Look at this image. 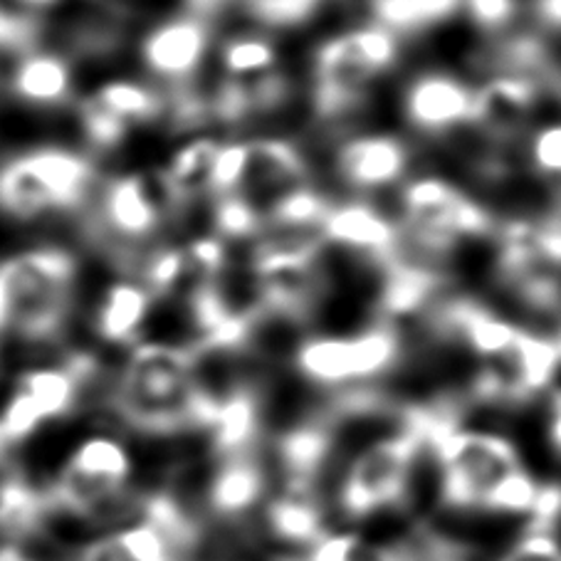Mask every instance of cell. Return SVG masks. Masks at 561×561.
<instances>
[{"label":"cell","instance_id":"1","mask_svg":"<svg viewBox=\"0 0 561 561\" xmlns=\"http://www.w3.org/2000/svg\"><path fill=\"white\" fill-rule=\"evenodd\" d=\"M114 409L131 428L144 433L159 435L203 425L196 352L173 344H139L119 376Z\"/></svg>","mask_w":561,"mask_h":561},{"label":"cell","instance_id":"2","mask_svg":"<svg viewBox=\"0 0 561 561\" xmlns=\"http://www.w3.org/2000/svg\"><path fill=\"white\" fill-rule=\"evenodd\" d=\"M94 183V163L65 147H37L0 163V210L15 220L72 210Z\"/></svg>","mask_w":561,"mask_h":561},{"label":"cell","instance_id":"3","mask_svg":"<svg viewBox=\"0 0 561 561\" xmlns=\"http://www.w3.org/2000/svg\"><path fill=\"white\" fill-rule=\"evenodd\" d=\"M425 440L438 448L443 468V500L460 510H488L490 497L519 466L517 450L505 438L488 433L458 431L425 415Z\"/></svg>","mask_w":561,"mask_h":561},{"label":"cell","instance_id":"4","mask_svg":"<svg viewBox=\"0 0 561 561\" xmlns=\"http://www.w3.org/2000/svg\"><path fill=\"white\" fill-rule=\"evenodd\" d=\"M134 472L127 443L117 435H87L65 458L45 500L82 519H102L117 510Z\"/></svg>","mask_w":561,"mask_h":561},{"label":"cell","instance_id":"5","mask_svg":"<svg viewBox=\"0 0 561 561\" xmlns=\"http://www.w3.org/2000/svg\"><path fill=\"white\" fill-rule=\"evenodd\" d=\"M425 440V419H409L401 433L386 435L356 453L340 482V505L350 517L391 507L409 490L415 453Z\"/></svg>","mask_w":561,"mask_h":561},{"label":"cell","instance_id":"6","mask_svg":"<svg viewBox=\"0 0 561 561\" xmlns=\"http://www.w3.org/2000/svg\"><path fill=\"white\" fill-rule=\"evenodd\" d=\"M399 354V332L379 324L359 334L309 336L295 350V369L302 379L334 389L389 371Z\"/></svg>","mask_w":561,"mask_h":561},{"label":"cell","instance_id":"7","mask_svg":"<svg viewBox=\"0 0 561 561\" xmlns=\"http://www.w3.org/2000/svg\"><path fill=\"white\" fill-rule=\"evenodd\" d=\"M401 218V233L431 253H440L456 240L480 236L490 228L488 213L438 176H421L405 183Z\"/></svg>","mask_w":561,"mask_h":561},{"label":"cell","instance_id":"8","mask_svg":"<svg viewBox=\"0 0 561 561\" xmlns=\"http://www.w3.org/2000/svg\"><path fill=\"white\" fill-rule=\"evenodd\" d=\"M401 55V35L381 23H366L329 37L314 55V84L366 94V87L393 70Z\"/></svg>","mask_w":561,"mask_h":561},{"label":"cell","instance_id":"9","mask_svg":"<svg viewBox=\"0 0 561 561\" xmlns=\"http://www.w3.org/2000/svg\"><path fill=\"white\" fill-rule=\"evenodd\" d=\"M401 112L409 127L425 137H443L478 117V87L448 70H423L405 82Z\"/></svg>","mask_w":561,"mask_h":561},{"label":"cell","instance_id":"10","mask_svg":"<svg viewBox=\"0 0 561 561\" xmlns=\"http://www.w3.org/2000/svg\"><path fill=\"white\" fill-rule=\"evenodd\" d=\"M179 196L163 171L122 173L102 193V220L114 236L141 240L157 230Z\"/></svg>","mask_w":561,"mask_h":561},{"label":"cell","instance_id":"11","mask_svg":"<svg viewBox=\"0 0 561 561\" xmlns=\"http://www.w3.org/2000/svg\"><path fill=\"white\" fill-rule=\"evenodd\" d=\"M413 153L409 141L399 134L366 131L354 134L340 144L334 153V169L346 186L362 193L391 188L405 179Z\"/></svg>","mask_w":561,"mask_h":561},{"label":"cell","instance_id":"12","mask_svg":"<svg viewBox=\"0 0 561 561\" xmlns=\"http://www.w3.org/2000/svg\"><path fill=\"white\" fill-rule=\"evenodd\" d=\"M210 45L206 18H169L147 33L141 41V60L151 75L169 82H183L198 72Z\"/></svg>","mask_w":561,"mask_h":561},{"label":"cell","instance_id":"13","mask_svg":"<svg viewBox=\"0 0 561 561\" xmlns=\"http://www.w3.org/2000/svg\"><path fill=\"white\" fill-rule=\"evenodd\" d=\"M322 240L359 255L396 260L401 248V226L371 203L350 201L332 206L322 222Z\"/></svg>","mask_w":561,"mask_h":561},{"label":"cell","instance_id":"14","mask_svg":"<svg viewBox=\"0 0 561 561\" xmlns=\"http://www.w3.org/2000/svg\"><path fill=\"white\" fill-rule=\"evenodd\" d=\"M176 529L149 507L139 522L92 539L75 561H176Z\"/></svg>","mask_w":561,"mask_h":561},{"label":"cell","instance_id":"15","mask_svg":"<svg viewBox=\"0 0 561 561\" xmlns=\"http://www.w3.org/2000/svg\"><path fill=\"white\" fill-rule=\"evenodd\" d=\"M265 488V470L260 468L253 450L226 456L208 480V505L218 517H243L263 500Z\"/></svg>","mask_w":561,"mask_h":561},{"label":"cell","instance_id":"16","mask_svg":"<svg viewBox=\"0 0 561 561\" xmlns=\"http://www.w3.org/2000/svg\"><path fill=\"white\" fill-rule=\"evenodd\" d=\"M153 295L144 283H114L94 309V332L106 344H127L139 336L151 312Z\"/></svg>","mask_w":561,"mask_h":561},{"label":"cell","instance_id":"17","mask_svg":"<svg viewBox=\"0 0 561 561\" xmlns=\"http://www.w3.org/2000/svg\"><path fill=\"white\" fill-rule=\"evenodd\" d=\"M72 84V65L57 53H25L11 75L13 94L33 106H57L67 102Z\"/></svg>","mask_w":561,"mask_h":561},{"label":"cell","instance_id":"18","mask_svg":"<svg viewBox=\"0 0 561 561\" xmlns=\"http://www.w3.org/2000/svg\"><path fill=\"white\" fill-rule=\"evenodd\" d=\"M305 159L295 144L285 139H257L248 141V171L243 181V196L250 191H277L285 193L305 181Z\"/></svg>","mask_w":561,"mask_h":561},{"label":"cell","instance_id":"19","mask_svg":"<svg viewBox=\"0 0 561 561\" xmlns=\"http://www.w3.org/2000/svg\"><path fill=\"white\" fill-rule=\"evenodd\" d=\"M535 82L525 75H497L478 87V117L490 131H512L535 106Z\"/></svg>","mask_w":561,"mask_h":561},{"label":"cell","instance_id":"20","mask_svg":"<svg viewBox=\"0 0 561 561\" xmlns=\"http://www.w3.org/2000/svg\"><path fill=\"white\" fill-rule=\"evenodd\" d=\"M376 23L396 35L428 31L462 13V0H369Z\"/></svg>","mask_w":561,"mask_h":561},{"label":"cell","instance_id":"21","mask_svg":"<svg viewBox=\"0 0 561 561\" xmlns=\"http://www.w3.org/2000/svg\"><path fill=\"white\" fill-rule=\"evenodd\" d=\"M332 206L334 203H329L322 193L302 183L275 196L270 203L267 220L283 233H319Z\"/></svg>","mask_w":561,"mask_h":561},{"label":"cell","instance_id":"22","mask_svg":"<svg viewBox=\"0 0 561 561\" xmlns=\"http://www.w3.org/2000/svg\"><path fill=\"white\" fill-rule=\"evenodd\" d=\"M218 147V141L201 137L186 141L176 153H173L163 173H167L171 188L176 191L179 201L196 196V193L203 191H210L213 163H216Z\"/></svg>","mask_w":561,"mask_h":561},{"label":"cell","instance_id":"23","mask_svg":"<svg viewBox=\"0 0 561 561\" xmlns=\"http://www.w3.org/2000/svg\"><path fill=\"white\" fill-rule=\"evenodd\" d=\"M90 100L104 106L106 112L117 114L129 127H134V124L157 122L163 112V96L157 90H151L149 84L131 80L106 82L90 94Z\"/></svg>","mask_w":561,"mask_h":561},{"label":"cell","instance_id":"24","mask_svg":"<svg viewBox=\"0 0 561 561\" xmlns=\"http://www.w3.org/2000/svg\"><path fill=\"white\" fill-rule=\"evenodd\" d=\"M277 47L263 35H233L222 45L220 65L226 77L250 80L273 72L277 67Z\"/></svg>","mask_w":561,"mask_h":561},{"label":"cell","instance_id":"25","mask_svg":"<svg viewBox=\"0 0 561 561\" xmlns=\"http://www.w3.org/2000/svg\"><path fill=\"white\" fill-rule=\"evenodd\" d=\"M260 216L255 203L243 193H226V196H216V208H213V226H216V236L222 240H245L257 236Z\"/></svg>","mask_w":561,"mask_h":561},{"label":"cell","instance_id":"26","mask_svg":"<svg viewBox=\"0 0 561 561\" xmlns=\"http://www.w3.org/2000/svg\"><path fill=\"white\" fill-rule=\"evenodd\" d=\"M193 275L188 263L186 248H161L149 257L147 270H144V287L157 295H171Z\"/></svg>","mask_w":561,"mask_h":561},{"label":"cell","instance_id":"27","mask_svg":"<svg viewBox=\"0 0 561 561\" xmlns=\"http://www.w3.org/2000/svg\"><path fill=\"white\" fill-rule=\"evenodd\" d=\"M324 0H243L245 13L265 27H297L312 21Z\"/></svg>","mask_w":561,"mask_h":561},{"label":"cell","instance_id":"28","mask_svg":"<svg viewBox=\"0 0 561 561\" xmlns=\"http://www.w3.org/2000/svg\"><path fill=\"white\" fill-rule=\"evenodd\" d=\"M80 122L84 137L90 139L96 151H114L119 149L129 137V124L122 122L117 114L106 112L104 106L92 102L90 96L80 104Z\"/></svg>","mask_w":561,"mask_h":561},{"label":"cell","instance_id":"29","mask_svg":"<svg viewBox=\"0 0 561 561\" xmlns=\"http://www.w3.org/2000/svg\"><path fill=\"white\" fill-rule=\"evenodd\" d=\"M41 35V25L33 11L21 3L0 0V50L3 53H31Z\"/></svg>","mask_w":561,"mask_h":561},{"label":"cell","instance_id":"30","mask_svg":"<svg viewBox=\"0 0 561 561\" xmlns=\"http://www.w3.org/2000/svg\"><path fill=\"white\" fill-rule=\"evenodd\" d=\"M245 171H248V141L220 144L216 153V163H213L210 191L216 193V196L240 193L243 191Z\"/></svg>","mask_w":561,"mask_h":561},{"label":"cell","instance_id":"31","mask_svg":"<svg viewBox=\"0 0 561 561\" xmlns=\"http://www.w3.org/2000/svg\"><path fill=\"white\" fill-rule=\"evenodd\" d=\"M527 157L539 176L561 181V119L541 124L531 131Z\"/></svg>","mask_w":561,"mask_h":561},{"label":"cell","instance_id":"32","mask_svg":"<svg viewBox=\"0 0 561 561\" xmlns=\"http://www.w3.org/2000/svg\"><path fill=\"white\" fill-rule=\"evenodd\" d=\"M186 255L193 273H196V277H201V283L218 279L222 267L228 263L226 243H222V238L218 236H206V238L193 240V243L186 248Z\"/></svg>","mask_w":561,"mask_h":561},{"label":"cell","instance_id":"33","mask_svg":"<svg viewBox=\"0 0 561 561\" xmlns=\"http://www.w3.org/2000/svg\"><path fill=\"white\" fill-rule=\"evenodd\" d=\"M462 13L482 31H502L517 13V0H462Z\"/></svg>","mask_w":561,"mask_h":561},{"label":"cell","instance_id":"34","mask_svg":"<svg viewBox=\"0 0 561 561\" xmlns=\"http://www.w3.org/2000/svg\"><path fill=\"white\" fill-rule=\"evenodd\" d=\"M362 539L356 535H324L307 547L305 561H352Z\"/></svg>","mask_w":561,"mask_h":561},{"label":"cell","instance_id":"35","mask_svg":"<svg viewBox=\"0 0 561 561\" xmlns=\"http://www.w3.org/2000/svg\"><path fill=\"white\" fill-rule=\"evenodd\" d=\"M502 561H561V547L545 531H531Z\"/></svg>","mask_w":561,"mask_h":561},{"label":"cell","instance_id":"36","mask_svg":"<svg viewBox=\"0 0 561 561\" xmlns=\"http://www.w3.org/2000/svg\"><path fill=\"white\" fill-rule=\"evenodd\" d=\"M15 317V279L11 260L0 263V332L13 324Z\"/></svg>","mask_w":561,"mask_h":561},{"label":"cell","instance_id":"37","mask_svg":"<svg viewBox=\"0 0 561 561\" xmlns=\"http://www.w3.org/2000/svg\"><path fill=\"white\" fill-rule=\"evenodd\" d=\"M531 8H535V18L541 25L561 33V0H535Z\"/></svg>","mask_w":561,"mask_h":561},{"label":"cell","instance_id":"38","mask_svg":"<svg viewBox=\"0 0 561 561\" xmlns=\"http://www.w3.org/2000/svg\"><path fill=\"white\" fill-rule=\"evenodd\" d=\"M549 440L561 456V391L551 396V413H549Z\"/></svg>","mask_w":561,"mask_h":561},{"label":"cell","instance_id":"39","mask_svg":"<svg viewBox=\"0 0 561 561\" xmlns=\"http://www.w3.org/2000/svg\"><path fill=\"white\" fill-rule=\"evenodd\" d=\"M0 561H37V557L27 554L18 541H5L0 545Z\"/></svg>","mask_w":561,"mask_h":561},{"label":"cell","instance_id":"40","mask_svg":"<svg viewBox=\"0 0 561 561\" xmlns=\"http://www.w3.org/2000/svg\"><path fill=\"white\" fill-rule=\"evenodd\" d=\"M186 3H188L193 15L208 18V15H213L216 11H220V8L226 5L228 0H186Z\"/></svg>","mask_w":561,"mask_h":561},{"label":"cell","instance_id":"41","mask_svg":"<svg viewBox=\"0 0 561 561\" xmlns=\"http://www.w3.org/2000/svg\"><path fill=\"white\" fill-rule=\"evenodd\" d=\"M21 3H23L25 8H31V11L35 13V11H41V8H50V5H55L57 0H21Z\"/></svg>","mask_w":561,"mask_h":561}]
</instances>
